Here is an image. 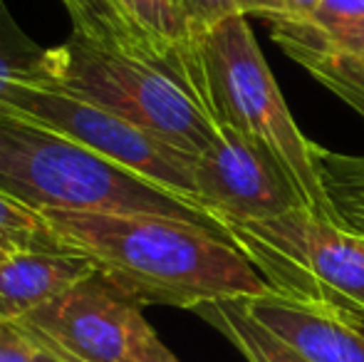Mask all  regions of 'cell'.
Returning a JSON list of instances; mask_svg holds the SVG:
<instances>
[{"instance_id":"1","label":"cell","mask_w":364,"mask_h":362,"mask_svg":"<svg viewBox=\"0 0 364 362\" xmlns=\"http://www.w3.org/2000/svg\"><path fill=\"white\" fill-rule=\"evenodd\" d=\"M63 248L139 305H198L270 293L228 236L151 213L43 211Z\"/></svg>"},{"instance_id":"2","label":"cell","mask_w":364,"mask_h":362,"mask_svg":"<svg viewBox=\"0 0 364 362\" xmlns=\"http://www.w3.org/2000/svg\"><path fill=\"white\" fill-rule=\"evenodd\" d=\"M0 191L40 213H151L191 221L228 236L216 218L193 201L13 112H0Z\"/></svg>"},{"instance_id":"3","label":"cell","mask_w":364,"mask_h":362,"mask_svg":"<svg viewBox=\"0 0 364 362\" xmlns=\"http://www.w3.org/2000/svg\"><path fill=\"white\" fill-rule=\"evenodd\" d=\"M45 90L97 105L164 142L198 156L218 137V124L196 92L166 65L105 48L75 33L48 48Z\"/></svg>"},{"instance_id":"4","label":"cell","mask_w":364,"mask_h":362,"mask_svg":"<svg viewBox=\"0 0 364 362\" xmlns=\"http://www.w3.org/2000/svg\"><path fill=\"white\" fill-rule=\"evenodd\" d=\"M206 105L218 127L260 144L290 176L312 213L332 221L312 164V142L300 132L245 18L196 33ZM335 223V221H332Z\"/></svg>"},{"instance_id":"5","label":"cell","mask_w":364,"mask_h":362,"mask_svg":"<svg viewBox=\"0 0 364 362\" xmlns=\"http://www.w3.org/2000/svg\"><path fill=\"white\" fill-rule=\"evenodd\" d=\"M273 293L364 328V238L310 208L225 226Z\"/></svg>"},{"instance_id":"6","label":"cell","mask_w":364,"mask_h":362,"mask_svg":"<svg viewBox=\"0 0 364 362\" xmlns=\"http://www.w3.org/2000/svg\"><path fill=\"white\" fill-rule=\"evenodd\" d=\"M0 112H13L23 119L60 132L112 164L201 206L196 201L193 179L196 156L102 107L58 90L10 85L0 97Z\"/></svg>"},{"instance_id":"7","label":"cell","mask_w":364,"mask_h":362,"mask_svg":"<svg viewBox=\"0 0 364 362\" xmlns=\"http://www.w3.org/2000/svg\"><path fill=\"white\" fill-rule=\"evenodd\" d=\"M141 308L92 271L13 325L63 362H134L156 338Z\"/></svg>"},{"instance_id":"8","label":"cell","mask_w":364,"mask_h":362,"mask_svg":"<svg viewBox=\"0 0 364 362\" xmlns=\"http://www.w3.org/2000/svg\"><path fill=\"white\" fill-rule=\"evenodd\" d=\"M196 201L223 226L265 221L307 208L302 193L285 169L253 139L230 127H218V137L193 166Z\"/></svg>"},{"instance_id":"9","label":"cell","mask_w":364,"mask_h":362,"mask_svg":"<svg viewBox=\"0 0 364 362\" xmlns=\"http://www.w3.org/2000/svg\"><path fill=\"white\" fill-rule=\"evenodd\" d=\"M285 55L364 119V23L320 28L300 18L268 20Z\"/></svg>"},{"instance_id":"10","label":"cell","mask_w":364,"mask_h":362,"mask_svg":"<svg viewBox=\"0 0 364 362\" xmlns=\"http://www.w3.org/2000/svg\"><path fill=\"white\" fill-rule=\"evenodd\" d=\"M250 315L310 362H364V328L337 313L265 293L240 298Z\"/></svg>"},{"instance_id":"11","label":"cell","mask_w":364,"mask_h":362,"mask_svg":"<svg viewBox=\"0 0 364 362\" xmlns=\"http://www.w3.org/2000/svg\"><path fill=\"white\" fill-rule=\"evenodd\" d=\"M92 271L73 253H8L0 261V323H18Z\"/></svg>"},{"instance_id":"12","label":"cell","mask_w":364,"mask_h":362,"mask_svg":"<svg viewBox=\"0 0 364 362\" xmlns=\"http://www.w3.org/2000/svg\"><path fill=\"white\" fill-rule=\"evenodd\" d=\"M63 3L75 23V33L85 35L92 43H100V45H105V48L122 50V53H129V55H136V58H146L159 65H166L178 78L186 80V85L196 92V97L208 110L203 80L198 78L191 68H186L183 63L173 60L171 55H166L164 50H159L146 35H141L139 30L119 13V8H117L112 0H63ZM208 115H211V112H208Z\"/></svg>"},{"instance_id":"13","label":"cell","mask_w":364,"mask_h":362,"mask_svg":"<svg viewBox=\"0 0 364 362\" xmlns=\"http://www.w3.org/2000/svg\"><path fill=\"white\" fill-rule=\"evenodd\" d=\"M112 3L159 50L171 55L173 60L183 63L186 68H191L203 80L196 50V35H193V28L188 23L181 0H112Z\"/></svg>"},{"instance_id":"14","label":"cell","mask_w":364,"mask_h":362,"mask_svg":"<svg viewBox=\"0 0 364 362\" xmlns=\"http://www.w3.org/2000/svg\"><path fill=\"white\" fill-rule=\"evenodd\" d=\"M193 313L213 325L223 338H228V343L243 355L245 362H310L283 338L258 323L245 310L240 298L198 305Z\"/></svg>"},{"instance_id":"15","label":"cell","mask_w":364,"mask_h":362,"mask_svg":"<svg viewBox=\"0 0 364 362\" xmlns=\"http://www.w3.org/2000/svg\"><path fill=\"white\" fill-rule=\"evenodd\" d=\"M310 151L332 221L364 238V156L340 154L315 142Z\"/></svg>"},{"instance_id":"16","label":"cell","mask_w":364,"mask_h":362,"mask_svg":"<svg viewBox=\"0 0 364 362\" xmlns=\"http://www.w3.org/2000/svg\"><path fill=\"white\" fill-rule=\"evenodd\" d=\"M48 48H40L15 23L5 0H0V97L10 85H48Z\"/></svg>"},{"instance_id":"17","label":"cell","mask_w":364,"mask_h":362,"mask_svg":"<svg viewBox=\"0 0 364 362\" xmlns=\"http://www.w3.org/2000/svg\"><path fill=\"white\" fill-rule=\"evenodd\" d=\"M0 251L68 253L45 216L0 191Z\"/></svg>"},{"instance_id":"18","label":"cell","mask_w":364,"mask_h":362,"mask_svg":"<svg viewBox=\"0 0 364 362\" xmlns=\"http://www.w3.org/2000/svg\"><path fill=\"white\" fill-rule=\"evenodd\" d=\"M193 35L211 30L230 18L258 15L265 23L285 15V0H181Z\"/></svg>"},{"instance_id":"19","label":"cell","mask_w":364,"mask_h":362,"mask_svg":"<svg viewBox=\"0 0 364 362\" xmlns=\"http://www.w3.org/2000/svg\"><path fill=\"white\" fill-rule=\"evenodd\" d=\"M312 25L320 28H342V25L364 23V0H320L307 18Z\"/></svg>"},{"instance_id":"20","label":"cell","mask_w":364,"mask_h":362,"mask_svg":"<svg viewBox=\"0 0 364 362\" xmlns=\"http://www.w3.org/2000/svg\"><path fill=\"white\" fill-rule=\"evenodd\" d=\"M0 362H38V345L13 323H0Z\"/></svg>"},{"instance_id":"21","label":"cell","mask_w":364,"mask_h":362,"mask_svg":"<svg viewBox=\"0 0 364 362\" xmlns=\"http://www.w3.org/2000/svg\"><path fill=\"white\" fill-rule=\"evenodd\" d=\"M134 362H178V360H176V355H173L156 335V338H154L151 343L144 348V353H141Z\"/></svg>"},{"instance_id":"22","label":"cell","mask_w":364,"mask_h":362,"mask_svg":"<svg viewBox=\"0 0 364 362\" xmlns=\"http://www.w3.org/2000/svg\"><path fill=\"white\" fill-rule=\"evenodd\" d=\"M320 0H285V15L283 18H307L315 10Z\"/></svg>"},{"instance_id":"23","label":"cell","mask_w":364,"mask_h":362,"mask_svg":"<svg viewBox=\"0 0 364 362\" xmlns=\"http://www.w3.org/2000/svg\"><path fill=\"white\" fill-rule=\"evenodd\" d=\"M38 362H63L60 358H55V355H50L48 350L38 348Z\"/></svg>"},{"instance_id":"24","label":"cell","mask_w":364,"mask_h":362,"mask_svg":"<svg viewBox=\"0 0 364 362\" xmlns=\"http://www.w3.org/2000/svg\"><path fill=\"white\" fill-rule=\"evenodd\" d=\"M5 256H8V253H5V251H0V261H3Z\"/></svg>"}]
</instances>
